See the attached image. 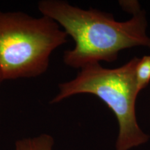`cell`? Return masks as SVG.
Instances as JSON below:
<instances>
[{
    "instance_id": "4",
    "label": "cell",
    "mask_w": 150,
    "mask_h": 150,
    "mask_svg": "<svg viewBox=\"0 0 150 150\" xmlns=\"http://www.w3.org/2000/svg\"><path fill=\"white\" fill-rule=\"evenodd\" d=\"M54 139L51 135L39 136L18 140L15 142V150H53Z\"/></svg>"
},
{
    "instance_id": "6",
    "label": "cell",
    "mask_w": 150,
    "mask_h": 150,
    "mask_svg": "<svg viewBox=\"0 0 150 150\" xmlns=\"http://www.w3.org/2000/svg\"><path fill=\"white\" fill-rule=\"evenodd\" d=\"M120 2V4L121 5L122 9L127 11V12L131 13L132 15L138 12V11L141 10L140 8L139 3L136 1H122Z\"/></svg>"
},
{
    "instance_id": "2",
    "label": "cell",
    "mask_w": 150,
    "mask_h": 150,
    "mask_svg": "<svg viewBox=\"0 0 150 150\" xmlns=\"http://www.w3.org/2000/svg\"><path fill=\"white\" fill-rule=\"evenodd\" d=\"M134 57L122 66L107 69L99 63L81 68L72 80L59 86V91L51 104L78 94H92L103 101L112 110L119 125L115 150H130L143 145L149 139L138 125L136 115V101L139 91L136 79L139 61Z\"/></svg>"
},
{
    "instance_id": "3",
    "label": "cell",
    "mask_w": 150,
    "mask_h": 150,
    "mask_svg": "<svg viewBox=\"0 0 150 150\" xmlns=\"http://www.w3.org/2000/svg\"><path fill=\"white\" fill-rule=\"evenodd\" d=\"M67 33L47 16L0 11V71L3 80L44 74L52 52L67 41Z\"/></svg>"
},
{
    "instance_id": "1",
    "label": "cell",
    "mask_w": 150,
    "mask_h": 150,
    "mask_svg": "<svg viewBox=\"0 0 150 150\" xmlns=\"http://www.w3.org/2000/svg\"><path fill=\"white\" fill-rule=\"evenodd\" d=\"M38 8L74 40V49L65 51L63 56L65 64L73 68L99 61L112 62L125 49L150 48L143 10L135 13L127 21L117 22L111 14L93 8L85 10L59 0H42Z\"/></svg>"
},
{
    "instance_id": "5",
    "label": "cell",
    "mask_w": 150,
    "mask_h": 150,
    "mask_svg": "<svg viewBox=\"0 0 150 150\" xmlns=\"http://www.w3.org/2000/svg\"><path fill=\"white\" fill-rule=\"evenodd\" d=\"M137 88L139 93L145 88L150 81V56L139 59L136 70Z\"/></svg>"
},
{
    "instance_id": "7",
    "label": "cell",
    "mask_w": 150,
    "mask_h": 150,
    "mask_svg": "<svg viewBox=\"0 0 150 150\" xmlns=\"http://www.w3.org/2000/svg\"><path fill=\"white\" fill-rule=\"evenodd\" d=\"M4 81L3 80V78H2V76H1V71H0V85H1V82Z\"/></svg>"
}]
</instances>
